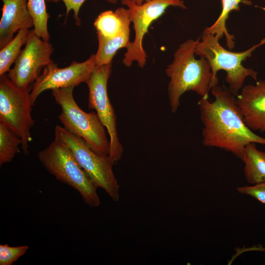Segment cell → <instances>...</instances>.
Returning a JSON list of instances; mask_svg holds the SVG:
<instances>
[{"instance_id": "1", "label": "cell", "mask_w": 265, "mask_h": 265, "mask_svg": "<svg viewBox=\"0 0 265 265\" xmlns=\"http://www.w3.org/2000/svg\"><path fill=\"white\" fill-rule=\"evenodd\" d=\"M211 90L214 100L201 98L198 103L203 145L223 149L241 159L247 144L265 145V137L246 125L236 97L228 88L217 85Z\"/></svg>"}, {"instance_id": "2", "label": "cell", "mask_w": 265, "mask_h": 265, "mask_svg": "<svg viewBox=\"0 0 265 265\" xmlns=\"http://www.w3.org/2000/svg\"><path fill=\"white\" fill-rule=\"evenodd\" d=\"M188 39L179 45L174 53V59L167 66L165 72L170 78L168 94L171 111L175 113L182 96L192 91L201 98H209L213 86L212 74L209 61L204 57H195V46L200 39Z\"/></svg>"}, {"instance_id": "3", "label": "cell", "mask_w": 265, "mask_h": 265, "mask_svg": "<svg viewBox=\"0 0 265 265\" xmlns=\"http://www.w3.org/2000/svg\"><path fill=\"white\" fill-rule=\"evenodd\" d=\"M219 40L216 35L203 33L195 46L194 53L209 61L212 74V87L218 85V71L224 70L226 74L227 88L236 97L244 86L246 78L257 80V72L244 67L242 62L250 57L257 48L265 44V38L259 44L241 52H233L225 49L220 45Z\"/></svg>"}, {"instance_id": "4", "label": "cell", "mask_w": 265, "mask_h": 265, "mask_svg": "<svg viewBox=\"0 0 265 265\" xmlns=\"http://www.w3.org/2000/svg\"><path fill=\"white\" fill-rule=\"evenodd\" d=\"M37 156L50 174L79 193L85 204L91 208L100 206L97 188L65 145L54 138Z\"/></svg>"}, {"instance_id": "5", "label": "cell", "mask_w": 265, "mask_h": 265, "mask_svg": "<svg viewBox=\"0 0 265 265\" xmlns=\"http://www.w3.org/2000/svg\"><path fill=\"white\" fill-rule=\"evenodd\" d=\"M74 88L52 90L56 103L61 108L58 119L66 130L83 138L94 150L108 155L110 142L106 128L96 112H86L78 106L73 96Z\"/></svg>"}, {"instance_id": "6", "label": "cell", "mask_w": 265, "mask_h": 265, "mask_svg": "<svg viewBox=\"0 0 265 265\" xmlns=\"http://www.w3.org/2000/svg\"><path fill=\"white\" fill-rule=\"evenodd\" d=\"M54 136L70 149L94 186L104 190L112 201H118L120 186L108 155L97 152L83 138L59 125L55 127Z\"/></svg>"}, {"instance_id": "7", "label": "cell", "mask_w": 265, "mask_h": 265, "mask_svg": "<svg viewBox=\"0 0 265 265\" xmlns=\"http://www.w3.org/2000/svg\"><path fill=\"white\" fill-rule=\"evenodd\" d=\"M32 88L20 89L12 84L7 74L0 75V123L20 138L25 155L28 154L32 140L30 129L34 124L31 115Z\"/></svg>"}, {"instance_id": "8", "label": "cell", "mask_w": 265, "mask_h": 265, "mask_svg": "<svg viewBox=\"0 0 265 265\" xmlns=\"http://www.w3.org/2000/svg\"><path fill=\"white\" fill-rule=\"evenodd\" d=\"M112 63L96 65L86 81L88 88V108L95 109L109 136V158L115 164L119 161L123 147L118 135L117 118L107 90L108 80L111 72Z\"/></svg>"}, {"instance_id": "9", "label": "cell", "mask_w": 265, "mask_h": 265, "mask_svg": "<svg viewBox=\"0 0 265 265\" xmlns=\"http://www.w3.org/2000/svg\"><path fill=\"white\" fill-rule=\"evenodd\" d=\"M129 11L131 22L133 24L135 36L133 41L127 48L123 63L130 67L134 61L143 68L146 64L147 55L142 42L151 24L158 19L170 6L186 9L182 0H150L137 5L132 0H121Z\"/></svg>"}, {"instance_id": "10", "label": "cell", "mask_w": 265, "mask_h": 265, "mask_svg": "<svg viewBox=\"0 0 265 265\" xmlns=\"http://www.w3.org/2000/svg\"><path fill=\"white\" fill-rule=\"evenodd\" d=\"M53 48L49 41L37 36L33 29L30 30L25 46L14 62V67L7 74L17 88L24 90L32 85L40 76L42 68L53 60L51 56Z\"/></svg>"}, {"instance_id": "11", "label": "cell", "mask_w": 265, "mask_h": 265, "mask_svg": "<svg viewBox=\"0 0 265 265\" xmlns=\"http://www.w3.org/2000/svg\"><path fill=\"white\" fill-rule=\"evenodd\" d=\"M96 66L95 54L82 62L73 61L68 67L59 68L53 60L43 68L42 74L32 85L30 98L32 106L38 96L44 91L75 87L86 82Z\"/></svg>"}, {"instance_id": "12", "label": "cell", "mask_w": 265, "mask_h": 265, "mask_svg": "<svg viewBox=\"0 0 265 265\" xmlns=\"http://www.w3.org/2000/svg\"><path fill=\"white\" fill-rule=\"evenodd\" d=\"M236 100L247 126L265 134V80L243 86Z\"/></svg>"}, {"instance_id": "13", "label": "cell", "mask_w": 265, "mask_h": 265, "mask_svg": "<svg viewBox=\"0 0 265 265\" xmlns=\"http://www.w3.org/2000/svg\"><path fill=\"white\" fill-rule=\"evenodd\" d=\"M3 3L0 21V49L14 38L15 32L34 26L27 8V0H1Z\"/></svg>"}, {"instance_id": "14", "label": "cell", "mask_w": 265, "mask_h": 265, "mask_svg": "<svg viewBox=\"0 0 265 265\" xmlns=\"http://www.w3.org/2000/svg\"><path fill=\"white\" fill-rule=\"evenodd\" d=\"M131 22L129 9L121 7L114 11L107 10L102 12L96 19L94 26L97 37L110 38L130 30Z\"/></svg>"}, {"instance_id": "15", "label": "cell", "mask_w": 265, "mask_h": 265, "mask_svg": "<svg viewBox=\"0 0 265 265\" xmlns=\"http://www.w3.org/2000/svg\"><path fill=\"white\" fill-rule=\"evenodd\" d=\"M241 160L244 163L245 178L249 184L265 183V152L258 149L256 143L245 146Z\"/></svg>"}, {"instance_id": "16", "label": "cell", "mask_w": 265, "mask_h": 265, "mask_svg": "<svg viewBox=\"0 0 265 265\" xmlns=\"http://www.w3.org/2000/svg\"><path fill=\"white\" fill-rule=\"evenodd\" d=\"M222 11L216 21L210 26L207 27L203 33L216 35L219 39L223 35L226 38V45L230 50H232L235 45V38L230 34L226 27V22L229 15L232 11H239V4L251 5V2L248 0H221Z\"/></svg>"}, {"instance_id": "17", "label": "cell", "mask_w": 265, "mask_h": 265, "mask_svg": "<svg viewBox=\"0 0 265 265\" xmlns=\"http://www.w3.org/2000/svg\"><path fill=\"white\" fill-rule=\"evenodd\" d=\"M98 48L95 54L96 65L100 66L112 63V59L118 50L127 48L130 41V30L110 38L97 37Z\"/></svg>"}, {"instance_id": "18", "label": "cell", "mask_w": 265, "mask_h": 265, "mask_svg": "<svg viewBox=\"0 0 265 265\" xmlns=\"http://www.w3.org/2000/svg\"><path fill=\"white\" fill-rule=\"evenodd\" d=\"M29 32L28 29L20 30L12 40L0 49V75L6 74L10 70L22 51L21 47L26 44Z\"/></svg>"}, {"instance_id": "19", "label": "cell", "mask_w": 265, "mask_h": 265, "mask_svg": "<svg viewBox=\"0 0 265 265\" xmlns=\"http://www.w3.org/2000/svg\"><path fill=\"white\" fill-rule=\"evenodd\" d=\"M27 8L33 20L34 32L43 40L49 41L48 22L50 15L47 11L45 0H27Z\"/></svg>"}, {"instance_id": "20", "label": "cell", "mask_w": 265, "mask_h": 265, "mask_svg": "<svg viewBox=\"0 0 265 265\" xmlns=\"http://www.w3.org/2000/svg\"><path fill=\"white\" fill-rule=\"evenodd\" d=\"M22 140L3 124L0 123V165L11 162L20 151Z\"/></svg>"}, {"instance_id": "21", "label": "cell", "mask_w": 265, "mask_h": 265, "mask_svg": "<svg viewBox=\"0 0 265 265\" xmlns=\"http://www.w3.org/2000/svg\"><path fill=\"white\" fill-rule=\"evenodd\" d=\"M29 246H10L7 244H0V265H12L28 250Z\"/></svg>"}, {"instance_id": "22", "label": "cell", "mask_w": 265, "mask_h": 265, "mask_svg": "<svg viewBox=\"0 0 265 265\" xmlns=\"http://www.w3.org/2000/svg\"><path fill=\"white\" fill-rule=\"evenodd\" d=\"M237 190L240 194L250 196L265 204V183L238 187Z\"/></svg>"}, {"instance_id": "23", "label": "cell", "mask_w": 265, "mask_h": 265, "mask_svg": "<svg viewBox=\"0 0 265 265\" xmlns=\"http://www.w3.org/2000/svg\"><path fill=\"white\" fill-rule=\"evenodd\" d=\"M85 0H46L48 2H56L59 1H62L64 3L66 7V19L68 15V13L71 10L74 12V18L76 21V24L78 26H80L81 24L80 19L79 17V12L82 3ZM118 0H107L110 3L115 4L117 3Z\"/></svg>"}, {"instance_id": "24", "label": "cell", "mask_w": 265, "mask_h": 265, "mask_svg": "<svg viewBox=\"0 0 265 265\" xmlns=\"http://www.w3.org/2000/svg\"><path fill=\"white\" fill-rule=\"evenodd\" d=\"M135 3H136L137 5H141L143 3L146 1H148L150 0H132Z\"/></svg>"}]
</instances>
